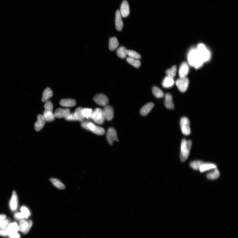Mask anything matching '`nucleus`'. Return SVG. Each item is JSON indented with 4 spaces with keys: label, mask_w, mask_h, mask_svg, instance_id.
I'll return each instance as SVG.
<instances>
[{
    "label": "nucleus",
    "mask_w": 238,
    "mask_h": 238,
    "mask_svg": "<svg viewBox=\"0 0 238 238\" xmlns=\"http://www.w3.org/2000/svg\"><path fill=\"white\" fill-rule=\"evenodd\" d=\"M180 124L182 133L186 136L190 135L191 130L188 119L185 117L182 118L180 122Z\"/></svg>",
    "instance_id": "5"
},
{
    "label": "nucleus",
    "mask_w": 238,
    "mask_h": 238,
    "mask_svg": "<svg viewBox=\"0 0 238 238\" xmlns=\"http://www.w3.org/2000/svg\"><path fill=\"white\" fill-rule=\"evenodd\" d=\"M220 176V172L218 169H216L212 172L207 174V177L210 180H215L218 179Z\"/></svg>",
    "instance_id": "27"
},
{
    "label": "nucleus",
    "mask_w": 238,
    "mask_h": 238,
    "mask_svg": "<svg viewBox=\"0 0 238 238\" xmlns=\"http://www.w3.org/2000/svg\"><path fill=\"white\" fill-rule=\"evenodd\" d=\"M38 120L35 125V129L37 132L41 130L44 127L45 123V120L43 115L39 114L38 116Z\"/></svg>",
    "instance_id": "12"
},
{
    "label": "nucleus",
    "mask_w": 238,
    "mask_h": 238,
    "mask_svg": "<svg viewBox=\"0 0 238 238\" xmlns=\"http://www.w3.org/2000/svg\"><path fill=\"white\" fill-rule=\"evenodd\" d=\"M102 110L105 119L108 121L112 120L114 116V111L112 107L107 105L104 106Z\"/></svg>",
    "instance_id": "9"
},
{
    "label": "nucleus",
    "mask_w": 238,
    "mask_h": 238,
    "mask_svg": "<svg viewBox=\"0 0 238 238\" xmlns=\"http://www.w3.org/2000/svg\"><path fill=\"white\" fill-rule=\"evenodd\" d=\"M126 48L124 47H119L117 51L118 56L122 59H124L127 56Z\"/></svg>",
    "instance_id": "28"
},
{
    "label": "nucleus",
    "mask_w": 238,
    "mask_h": 238,
    "mask_svg": "<svg viewBox=\"0 0 238 238\" xmlns=\"http://www.w3.org/2000/svg\"><path fill=\"white\" fill-rule=\"evenodd\" d=\"M18 231H19V227L16 222L9 224L7 229L5 230L7 235L9 236L11 234L17 233Z\"/></svg>",
    "instance_id": "15"
},
{
    "label": "nucleus",
    "mask_w": 238,
    "mask_h": 238,
    "mask_svg": "<svg viewBox=\"0 0 238 238\" xmlns=\"http://www.w3.org/2000/svg\"><path fill=\"white\" fill-rule=\"evenodd\" d=\"M70 113L69 109H63L59 108L55 111L54 115L55 117L58 118H65L66 115Z\"/></svg>",
    "instance_id": "17"
},
{
    "label": "nucleus",
    "mask_w": 238,
    "mask_h": 238,
    "mask_svg": "<svg viewBox=\"0 0 238 238\" xmlns=\"http://www.w3.org/2000/svg\"><path fill=\"white\" fill-rule=\"evenodd\" d=\"M10 238H20V234L17 233L10 235L9 236Z\"/></svg>",
    "instance_id": "44"
},
{
    "label": "nucleus",
    "mask_w": 238,
    "mask_h": 238,
    "mask_svg": "<svg viewBox=\"0 0 238 238\" xmlns=\"http://www.w3.org/2000/svg\"><path fill=\"white\" fill-rule=\"evenodd\" d=\"M177 70V67L175 66H174L171 68L168 69L166 72L167 77L173 79L176 75Z\"/></svg>",
    "instance_id": "31"
},
{
    "label": "nucleus",
    "mask_w": 238,
    "mask_h": 238,
    "mask_svg": "<svg viewBox=\"0 0 238 238\" xmlns=\"http://www.w3.org/2000/svg\"><path fill=\"white\" fill-rule=\"evenodd\" d=\"M18 200L16 192L13 191L10 201V209L13 211L16 210L18 207Z\"/></svg>",
    "instance_id": "16"
},
{
    "label": "nucleus",
    "mask_w": 238,
    "mask_h": 238,
    "mask_svg": "<svg viewBox=\"0 0 238 238\" xmlns=\"http://www.w3.org/2000/svg\"><path fill=\"white\" fill-rule=\"evenodd\" d=\"M27 225H28V221H27L25 220H21L18 225L19 231L22 232L23 233L26 230Z\"/></svg>",
    "instance_id": "34"
},
{
    "label": "nucleus",
    "mask_w": 238,
    "mask_h": 238,
    "mask_svg": "<svg viewBox=\"0 0 238 238\" xmlns=\"http://www.w3.org/2000/svg\"><path fill=\"white\" fill-rule=\"evenodd\" d=\"M165 106L166 107L169 109H173L174 108L173 98L171 95L169 93H167L165 96Z\"/></svg>",
    "instance_id": "19"
},
{
    "label": "nucleus",
    "mask_w": 238,
    "mask_h": 238,
    "mask_svg": "<svg viewBox=\"0 0 238 238\" xmlns=\"http://www.w3.org/2000/svg\"><path fill=\"white\" fill-rule=\"evenodd\" d=\"M21 212L25 215L27 218L30 215V213L29 210L25 206H23L21 207Z\"/></svg>",
    "instance_id": "39"
},
{
    "label": "nucleus",
    "mask_w": 238,
    "mask_h": 238,
    "mask_svg": "<svg viewBox=\"0 0 238 238\" xmlns=\"http://www.w3.org/2000/svg\"><path fill=\"white\" fill-rule=\"evenodd\" d=\"M120 11L121 16L123 17H126L129 15L130 13L129 5L128 2L126 0L124 1L122 3Z\"/></svg>",
    "instance_id": "11"
},
{
    "label": "nucleus",
    "mask_w": 238,
    "mask_h": 238,
    "mask_svg": "<svg viewBox=\"0 0 238 238\" xmlns=\"http://www.w3.org/2000/svg\"><path fill=\"white\" fill-rule=\"evenodd\" d=\"M189 71L188 66L187 63H183L180 67L179 75L180 78H186Z\"/></svg>",
    "instance_id": "13"
},
{
    "label": "nucleus",
    "mask_w": 238,
    "mask_h": 238,
    "mask_svg": "<svg viewBox=\"0 0 238 238\" xmlns=\"http://www.w3.org/2000/svg\"><path fill=\"white\" fill-rule=\"evenodd\" d=\"M154 106L153 103H149L143 106L140 111V114L142 116H146L149 113Z\"/></svg>",
    "instance_id": "18"
},
{
    "label": "nucleus",
    "mask_w": 238,
    "mask_h": 238,
    "mask_svg": "<svg viewBox=\"0 0 238 238\" xmlns=\"http://www.w3.org/2000/svg\"><path fill=\"white\" fill-rule=\"evenodd\" d=\"M44 107L45 110L52 111L53 106L52 103L50 101H47L45 102Z\"/></svg>",
    "instance_id": "37"
},
{
    "label": "nucleus",
    "mask_w": 238,
    "mask_h": 238,
    "mask_svg": "<svg viewBox=\"0 0 238 238\" xmlns=\"http://www.w3.org/2000/svg\"><path fill=\"white\" fill-rule=\"evenodd\" d=\"M106 138L110 145H112L114 141H118L116 131L114 128H109L107 131Z\"/></svg>",
    "instance_id": "7"
},
{
    "label": "nucleus",
    "mask_w": 238,
    "mask_h": 238,
    "mask_svg": "<svg viewBox=\"0 0 238 238\" xmlns=\"http://www.w3.org/2000/svg\"><path fill=\"white\" fill-rule=\"evenodd\" d=\"M14 217L15 218L18 220L23 219H27L28 218L22 212L15 213L14 215Z\"/></svg>",
    "instance_id": "41"
},
{
    "label": "nucleus",
    "mask_w": 238,
    "mask_h": 238,
    "mask_svg": "<svg viewBox=\"0 0 238 238\" xmlns=\"http://www.w3.org/2000/svg\"><path fill=\"white\" fill-rule=\"evenodd\" d=\"M189 82L188 79L187 78H180L176 81V84L179 90L184 93L188 89Z\"/></svg>",
    "instance_id": "6"
},
{
    "label": "nucleus",
    "mask_w": 238,
    "mask_h": 238,
    "mask_svg": "<svg viewBox=\"0 0 238 238\" xmlns=\"http://www.w3.org/2000/svg\"><path fill=\"white\" fill-rule=\"evenodd\" d=\"M7 234L4 230H3L0 229V236H6Z\"/></svg>",
    "instance_id": "45"
},
{
    "label": "nucleus",
    "mask_w": 238,
    "mask_h": 238,
    "mask_svg": "<svg viewBox=\"0 0 238 238\" xmlns=\"http://www.w3.org/2000/svg\"><path fill=\"white\" fill-rule=\"evenodd\" d=\"M92 118L96 123L102 124L105 120L102 110L99 108L96 109L92 112Z\"/></svg>",
    "instance_id": "4"
},
{
    "label": "nucleus",
    "mask_w": 238,
    "mask_h": 238,
    "mask_svg": "<svg viewBox=\"0 0 238 238\" xmlns=\"http://www.w3.org/2000/svg\"><path fill=\"white\" fill-rule=\"evenodd\" d=\"M60 104L63 106L72 107L76 105V102L72 99H63L60 101Z\"/></svg>",
    "instance_id": "21"
},
{
    "label": "nucleus",
    "mask_w": 238,
    "mask_h": 238,
    "mask_svg": "<svg viewBox=\"0 0 238 238\" xmlns=\"http://www.w3.org/2000/svg\"><path fill=\"white\" fill-rule=\"evenodd\" d=\"M191 145V140H187L185 139L182 140L180 154V159L182 162H184L187 159L190 153Z\"/></svg>",
    "instance_id": "2"
},
{
    "label": "nucleus",
    "mask_w": 238,
    "mask_h": 238,
    "mask_svg": "<svg viewBox=\"0 0 238 238\" xmlns=\"http://www.w3.org/2000/svg\"><path fill=\"white\" fill-rule=\"evenodd\" d=\"M93 100L97 104L102 106H106L108 105L109 99L105 95L99 94L96 95L94 97Z\"/></svg>",
    "instance_id": "8"
},
{
    "label": "nucleus",
    "mask_w": 238,
    "mask_h": 238,
    "mask_svg": "<svg viewBox=\"0 0 238 238\" xmlns=\"http://www.w3.org/2000/svg\"><path fill=\"white\" fill-rule=\"evenodd\" d=\"M6 218V216L4 214H0V223Z\"/></svg>",
    "instance_id": "46"
},
{
    "label": "nucleus",
    "mask_w": 238,
    "mask_h": 238,
    "mask_svg": "<svg viewBox=\"0 0 238 238\" xmlns=\"http://www.w3.org/2000/svg\"><path fill=\"white\" fill-rule=\"evenodd\" d=\"M65 120L68 121L77 120L74 113H69L64 118Z\"/></svg>",
    "instance_id": "40"
},
{
    "label": "nucleus",
    "mask_w": 238,
    "mask_h": 238,
    "mask_svg": "<svg viewBox=\"0 0 238 238\" xmlns=\"http://www.w3.org/2000/svg\"><path fill=\"white\" fill-rule=\"evenodd\" d=\"M217 166L211 163H203L200 168L199 170L201 172H203L210 170L216 168Z\"/></svg>",
    "instance_id": "22"
},
{
    "label": "nucleus",
    "mask_w": 238,
    "mask_h": 238,
    "mask_svg": "<svg viewBox=\"0 0 238 238\" xmlns=\"http://www.w3.org/2000/svg\"><path fill=\"white\" fill-rule=\"evenodd\" d=\"M82 109H83L81 107L78 108L75 110L74 113L77 120L81 122H83L85 118L82 114Z\"/></svg>",
    "instance_id": "30"
},
{
    "label": "nucleus",
    "mask_w": 238,
    "mask_h": 238,
    "mask_svg": "<svg viewBox=\"0 0 238 238\" xmlns=\"http://www.w3.org/2000/svg\"><path fill=\"white\" fill-rule=\"evenodd\" d=\"M119 45V42L118 39L115 37L110 38L109 42V49L111 51L115 50Z\"/></svg>",
    "instance_id": "23"
},
{
    "label": "nucleus",
    "mask_w": 238,
    "mask_h": 238,
    "mask_svg": "<svg viewBox=\"0 0 238 238\" xmlns=\"http://www.w3.org/2000/svg\"><path fill=\"white\" fill-rule=\"evenodd\" d=\"M127 55L132 58L139 60L141 58V56L136 52L132 50H127Z\"/></svg>",
    "instance_id": "33"
},
{
    "label": "nucleus",
    "mask_w": 238,
    "mask_h": 238,
    "mask_svg": "<svg viewBox=\"0 0 238 238\" xmlns=\"http://www.w3.org/2000/svg\"><path fill=\"white\" fill-rule=\"evenodd\" d=\"M152 91L154 96L157 98H161L164 96L163 91L157 87L154 86L152 88Z\"/></svg>",
    "instance_id": "32"
},
{
    "label": "nucleus",
    "mask_w": 238,
    "mask_h": 238,
    "mask_svg": "<svg viewBox=\"0 0 238 238\" xmlns=\"http://www.w3.org/2000/svg\"><path fill=\"white\" fill-rule=\"evenodd\" d=\"M33 225V222L31 220H29L28 221V225L26 228V230L23 233L24 234H26L29 232L30 228H31Z\"/></svg>",
    "instance_id": "42"
},
{
    "label": "nucleus",
    "mask_w": 238,
    "mask_h": 238,
    "mask_svg": "<svg viewBox=\"0 0 238 238\" xmlns=\"http://www.w3.org/2000/svg\"><path fill=\"white\" fill-rule=\"evenodd\" d=\"M204 163L201 161L197 160L191 162L190 163V166L192 169L196 170L199 169L200 168Z\"/></svg>",
    "instance_id": "35"
},
{
    "label": "nucleus",
    "mask_w": 238,
    "mask_h": 238,
    "mask_svg": "<svg viewBox=\"0 0 238 238\" xmlns=\"http://www.w3.org/2000/svg\"><path fill=\"white\" fill-rule=\"evenodd\" d=\"M43 116L46 121L51 122L54 120L55 117L52 111L45 110Z\"/></svg>",
    "instance_id": "26"
},
{
    "label": "nucleus",
    "mask_w": 238,
    "mask_h": 238,
    "mask_svg": "<svg viewBox=\"0 0 238 238\" xmlns=\"http://www.w3.org/2000/svg\"><path fill=\"white\" fill-rule=\"evenodd\" d=\"M88 122L87 121H85L82 122L81 123V126L82 127L84 128V129H86L87 130H89V129L88 126Z\"/></svg>",
    "instance_id": "43"
},
{
    "label": "nucleus",
    "mask_w": 238,
    "mask_h": 238,
    "mask_svg": "<svg viewBox=\"0 0 238 238\" xmlns=\"http://www.w3.org/2000/svg\"><path fill=\"white\" fill-rule=\"evenodd\" d=\"M50 182L53 185L60 190H64L65 188V186L59 180L55 178H51Z\"/></svg>",
    "instance_id": "24"
},
{
    "label": "nucleus",
    "mask_w": 238,
    "mask_h": 238,
    "mask_svg": "<svg viewBox=\"0 0 238 238\" xmlns=\"http://www.w3.org/2000/svg\"><path fill=\"white\" fill-rule=\"evenodd\" d=\"M115 27L118 31H121L123 29V23L120 10H117L115 14Z\"/></svg>",
    "instance_id": "14"
},
{
    "label": "nucleus",
    "mask_w": 238,
    "mask_h": 238,
    "mask_svg": "<svg viewBox=\"0 0 238 238\" xmlns=\"http://www.w3.org/2000/svg\"><path fill=\"white\" fill-rule=\"evenodd\" d=\"M188 60L190 65L196 69L199 68L203 63L197 49H193L190 51L188 55Z\"/></svg>",
    "instance_id": "1"
},
{
    "label": "nucleus",
    "mask_w": 238,
    "mask_h": 238,
    "mask_svg": "<svg viewBox=\"0 0 238 238\" xmlns=\"http://www.w3.org/2000/svg\"><path fill=\"white\" fill-rule=\"evenodd\" d=\"M53 92L49 87H47L44 90L43 93V97L42 98V101L43 102H46L52 96Z\"/></svg>",
    "instance_id": "20"
},
{
    "label": "nucleus",
    "mask_w": 238,
    "mask_h": 238,
    "mask_svg": "<svg viewBox=\"0 0 238 238\" xmlns=\"http://www.w3.org/2000/svg\"><path fill=\"white\" fill-rule=\"evenodd\" d=\"M88 126L90 131L97 135H102L105 133V130L103 128L95 125L91 122H88Z\"/></svg>",
    "instance_id": "10"
},
{
    "label": "nucleus",
    "mask_w": 238,
    "mask_h": 238,
    "mask_svg": "<svg viewBox=\"0 0 238 238\" xmlns=\"http://www.w3.org/2000/svg\"><path fill=\"white\" fill-rule=\"evenodd\" d=\"M197 49L203 63L209 60L210 56V53L204 44H200L198 45Z\"/></svg>",
    "instance_id": "3"
},
{
    "label": "nucleus",
    "mask_w": 238,
    "mask_h": 238,
    "mask_svg": "<svg viewBox=\"0 0 238 238\" xmlns=\"http://www.w3.org/2000/svg\"><path fill=\"white\" fill-rule=\"evenodd\" d=\"M126 60L128 63L136 68H139L141 65V62L139 60L129 57L127 58Z\"/></svg>",
    "instance_id": "29"
},
{
    "label": "nucleus",
    "mask_w": 238,
    "mask_h": 238,
    "mask_svg": "<svg viewBox=\"0 0 238 238\" xmlns=\"http://www.w3.org/2000/svg\"><path fill=\"white\" fill-rule=\"evenodd\" d=\"M9 224H10V223H9V221L8 220L5 219L0 223V229L5 231L7 229Z\"/></svg>",
    "instance_id": "38"
},
{
    "label": "nucleus",
    "mask_w": 238,
    "mask_h": 238,
    "mask_svg": "<svg viewBox=\"0 0 238 238\" xmlns=\"http://www.w3.org/2000/svg\"><path fill=\"white\" fill-rule=\"evenodd\" d=\"M174 84L173 79L166 77L165 78L162 82V85L163 87L168 88L172 87Z\"/></svg>",
    "instance_id": "25"
},
{
    "label": "nucleus",
    "mask_w": 238,
    "mask_h": 238,
    "mask_svg": "<svg viewBox=\"0 0 238 238\" xmlns=\"http://www.w3.org/2000/svg\"><path fill=\"white\" fill-rule=\"evenodd\" d=\"M82 114L85 118L87 119L92 118V111L89 109H83L82 110Z\"/></svg>",
    "instance_id": "36"
}]
</instances>
